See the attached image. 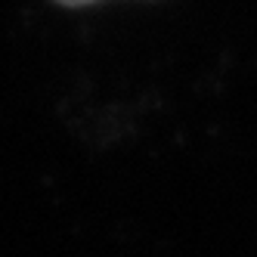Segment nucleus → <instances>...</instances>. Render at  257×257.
Here are the masks:
<instances>
[{
    "label": "nucleus",
    "instance_id": "f257e3e1",
    "mask_svg": "<svg viewBox=\"0 0 257 257\" xmlns=\"http://www.w3.org/2000/svg\"><path fill=\"white\" fill-rule=\"evenodd\" d=\"M59 4H65V7H84V4H93V0H59Z\"/></svg>",
    "mask_w": 257,
    "mask_h": 257
}]
</instances>
